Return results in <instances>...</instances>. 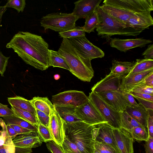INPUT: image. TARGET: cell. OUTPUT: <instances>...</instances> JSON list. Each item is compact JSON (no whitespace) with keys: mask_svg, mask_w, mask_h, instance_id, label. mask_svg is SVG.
Masks as SVG:
<instances>
[{"mask_svg":"<svg viewBox=\"0 0 153 153\" xmlns=\"http://www.w3.org/2000/svg\"><path fill=\"white\" fill-rule=\"evenodd\" d=\"M46 146L52 153H64L62 146L53 140L46 142Z\"/></svg>","mask_w":153,"mask_h":153,"instance_id":"obj_39","label":"cell"},{"mask_svg":"<svg viewBox=\"0 0 153 153\" xmlns=\"http://www.w3.org/2000/svg\"><path fill=\"white\" fill-rule=\"evenodd\" d=\"M94 149L100 153H118L111 146L106 144L98 142L95 141Z\"/></svg>","mask_w":153,"mask_h":153,"instance_id":"obj_37","label":"cell"},{"mask_svg":"<svg viewBox=\"0 0 153 153\" xmlns=\"http://www.w3.org/2000/svg\"><path fill=\"white\" fill-rule=\"evenodd\" d=\"M135 98L143 108L146 110H153V102L142 99L136 97Z\"/></svg>","mask_w":153,"mask_h":153,"instance_id":"obj_46","label":"cell"},{"mask_svg":"<svg viewBox=\"0 0 153 153\" xmlns=\"http://www.w3.org/2000/svg\"></svg>","mask_w":153,"mask_h":153,"instance_id":"obj_58","label":"cell"},{"mask_svg":"<svg viewBox=\"0 0 153 153\" xmlns=\"http://www.w3.org/2000/svg\"><path fill=\"white\" fill-rule=\"evenodd\" d=\"M30 100L36 109L39 110L50 116L54 106L47 97H35Z\"/></svg>","mask_w":153,"mask_h":153,"instance_id":"obj_24","label":"cell"},{"mask_svg":"<svg viewBox=\"0 0 153 153\" xmlns=\"http://www.w3.org/2000/svg\"><path fill=\"white\" fill-rule=\"evenodd\" d=\"M147 125L149 137L153 138V110H147Z\"/></svg>","mask_w":153,"mask_h":153,"instance_id":"obj_40","label":"cell"},{"mask_svg":"<svg viewBox=\"0 0 153 153\" xmlns=\"http://www.w3.org/2000/svg\"><path fill=\"white\" fill-rule=\"evenodd\" d=\"M0 153H6L3 145L0 146Z\"/></svg>","mask_w":153,"mask_h":153,"instance_id":"obj_55","label":"cell"},{"mask_svg":"<svg viewBox=\"0 0 153 153\" xmlns=\"http://www.w3.org/2000/svg\"><path fill=\"white\" fill-rule=\"evenodd\" d=\"M71 44L84 58L91 60L104 57V52L91 43L85 36L72 37L68 39Z\"/></svg>","mask_w":153,"mask_h":153,"instance_id":"obj_9","label":"cell"},{"mask_svg":"<svg viewBox=\"0 0 153 153\" xmlns=\"http://www.w3.org/2000/svg\"><path fill=\"white\" fill-rule=\"evenodd\" d=\"M135 62L134 65L128 74L141 72L153 69V59H137Z\"/></svg>","mask_w":153,"mask_h":153,"instance_id":"obj_28","label":"cell"},{"mask_svg":"<svg viewBox=\"0 0 153 153\" xmlns=\"http://www.w3.org/2000/svg\"><path fill=\"white\" fill-rule=\"evenodd\" d=\"M15 116L12 110L7 105L0 103V117H7Z\"/></svg>","mask_w":153,"mask_h":153,"instance_id":"obj_44","label":"cell"},{"mask_svg":"<svg viewBox=\"0 0 153 153\" xmlns=\"http://www.w3.org/2000/svg\"><path fill=\"white\" fill-rule=\"evenodd\" d=\"M69 68V71L80 80L90 82L94 71L91 60L83 58L71 44L68 39L63 38L58 50Z\"/></svg>","mask_w":153,"mask_h":153,"instance_id":"obj_2","label":"cell"},{"mask_svg":"<svg viewBox=\"0 0 153 153\" xmlns=\"http://www.w3.org/2000/svg\"><path fill=\"white\" fill-rule=\"evenodd\" d=\"M59 67L68 71L70 68L65 59L58 51L50 50V67Z\"/></svg>","mask_w":153,"mask_h":153,"instance_id":"obj_27","label":"cell"},{"mask_svg":"<svg viewBox=\"0 0 153 153\" xmlns=\"http://www.w3.org/2000/svg\"><path fill=\"white\" fill-rule=\"evenodd\" d=\"M6 124L7 132L8 135L12 139H14L18 135L15 130L9 124Z\"/></svg>","mask_w":153,"mask_h":153,"instance_id":"obj_52","label":"cell"},{"mask_svg":"<svg viewBox=\"0 0 153 153\" xmlns=\"http://www.w3.org/2000/svg\"><path fill=\"white\" fill-rule=\"evenodd\" d=\"M123 94L131 105L137 106L139 104L136 102L134 97L129 93L124 92Z\"/></svg>","mask_w":153,"mask_h":153,"instance_id":"obj_51","label":"cell"},{"mask_svg":"<svg viewBox=\"0 0 153 153\" xmlns=\"http://www.w3.org/2000/svg\"><path fill=\"white\" fill-rule=\"evenodd\" d=\"M85 19V24L82 27L85 32L90 33L94 32L99 23L98 18L96 12L95 10Z\"/></svg>","mask_w":153,"mask_h":153,"instance_id":"obj_30","label":"cell"},{"mask_svg":"<svg viewBox=\"0 0 153 153\" xmlns=\"http://www.w3.org/2000/svg\"><path fill=\"white\" fill-rule=\"evenodd\" d=\"M88 97L107 124L114 128H121L120 112L109 105L96 93L91 91Z\"/></svg>","mask_w":153,"mask_h":153,"instance_id":"obj_6","label":"cell"},{"mask_svg":"<svg viewBox=\"0 0 153 153\" xmlns=\"http://www.w3.org/2000/svg\"><path fill=\"white\" fill-rule=\"evenodd\" d=\"M97 93L107 103L118 111H124L128 106L131 105L123 92L109 91Z\"/></svg>","mask_w":153,"mask_h":153,"instance_id":"obj_13","label":"cell"},{"mask_svg":"<svg viewBox=\"0 0 153 153\" xmlns=\"http://www.w3.org/2000/svg\"><path fill=\"white\" fill-rule=\"evenodd\" d=\"M133 140L137 141H147L149 137L146 128L143 126L133 128L129 132Z\"/></svg>","mask_w":153,"mask_h":153,"instance_id":"obj_32","label":"cell"},{"mask_svg":"<svg viewBox=\"0 0 153 153\" xmlns=\"http://www.w3.org/2000/svg\"><path fill=\"white\" fill-rule=\"evenodd\" d=\"M79 19L72 13L57 12L48 14L42 17L40 23L45 31L50 29L59 32L75 27L76 22Z\"/></svg>","mask_w":153,"mask_h":153,"instance_id":"obj_5","label":"cell"},{"mask_svg":"<svg viewBox=\"0 0 153 153\" xmlns=\"http://www.w3.org/2000/svg\"><path fill=\"white\" fill-rule=\"evenodd\" d=\"M13 140L15 147L32 149L40 146L42 141L38 132L33 131L19 135Z\"/></svg>","mask_w":153,"mask_h":153,"instance_id":"obj_18","label":"cell"},{"mask_svg":"<svg viewBox=\"0 0 153 153\" xmlns=\"http://www.w3.org/2000/svg\"><path fill=\"white\" fill-rule=\"evenodd\" d=\"M152 72L153 69H151L141 72L128 74L123 77L121 85L122 90L123 92H128Z\"/></svg>","mask_w":153,"mask_h":153,"instance_id":"obj_20","label":"cell"},{"mask_svg":"<svg viewBox=\"0 0 153 153\" xmlns=\"http://www.w3.org/2000/svg\"><path fill=\"white\" fill-rule=\"evenodd\" d=\"M6 10L7 8L5 5L0 6V24L1 22L2 16Z\"/></svg>","mask_w":153,"mask_h":153,"instance_id":"obj_54","label":"cell"},{"mask_svg":"<svg viewBox=\"0 0 153 153\" xmlns=\"http://www.w3.org/2000/svg\"><path fill=\"white\" fill-rule=\"evenodd\" d=\"M143 82L146 86L153 87V72L148 75L143 80Z\"/></svg>","mask_w":153,"mask_h":153,"instance_id":"obj_50","label":"cell"},{"mask_svg":"<svg viewBox=\"0 0 153 153\" xmlns=\"http://www.w3.org/2000/svg\"><path fill=\"white\" fill-rule=\"evenodd\" d=\"M9 125L15 130L17 135L28 133L33 131L12 124Z\"/></svg>","mask_w":153,"mask_h":153,"instance_id":"obj_48","label":"cell"},{"mask_svg":"<svg viewBox=\"0 0 153 153\" xmlns=\"http://www.w3.org/2000/svg\"><path fill=\"white\" fill-rule=\"evenodd\" d=\"M36 110L37 119L42 124L48 128L50 116L39 110Z\"/></svg>","mask_w":153,"mask_h":153,"instance_id":"obj_41","label":"cell"},{"mask_svg":"<svg viewBox=\"0 0 153 153\" xmlns=\"http://www.w3.org/2000/svg\"><path fill=\"white\" fill-rule=\"evenodd\" d=\"M113 133L120 153H133L134 140L130 133L122 128H114Z\"/></svg>","mask_w":153,"mask_h":153,"instance_id":"obj_14","label":"cell"},{"mask_svg":"<svg viewBox=\"0 0 153 153\" xmlns=\"http://www.w3.org/2000/svg\"><path fill=\"white\" fill-rule=\"evenodd\" d=\"M99 19L96 28L97 35L107 40L111 36L118 35L137 36L143 31L129 27L105 12L99 5L96 9Z\"/></svg>","mask_w":153,"mask_h":153,"instance_id":"obj_4","label":"cell"},{"mask_svg":"<svg viewBox=\"0 0 153 153\" xmlns=\"http://www.w3.org/2000/svg\"><path fill=\"white\" fill-rule=\"evenodd\" d=\"M123 77L110 73L105 78L95 84L92 88L91 90L95 93L109 91H117L123 92L121 88Z\"/></svg>","mask_w":153,"mask_h":153,"instance_id":"obj_12","label":"cell"},{"mask_svg":"<svg viewBox=\"0 0 153 153\" xmlns=\"http://www.w3.org/2000/svg\"><path fill=\"white\" fill-rule=\"evenodd\" d=\"M88 97L82 91L69 90L53 95L51 101L55 106L76 107L87 102Z\"/></svg>","mask_w":153,"mask_h":153,"instance_id":"obj_7","label":"cell"},{"mask_svg":"<svg viewBox=\"0 0 153 153\" xmlns=\"http://www.w3.org/2000/svg\"><path fill=\"white\" fill-rule=\"evenodd\" d=\"M32 148H23L15 147V153H31Z\"/></svg>","mask_w":153,"mask_h":153,"instance_id":"obj_53","label":"cell"},{"mask_svg":"<svg viewBox=\"0 0 153 153\" xmlns=\"http://www.w3.org/2000/svg\"><path fill=\"white\" fill-rule=\"evenodd\" d=\"M125 111L140 124L147 128V111L141 105L139 104L137 106H128Z\"/></svg>","mask_w":153,"mask_h":153,"instance_id":"obj_21","label":"cell"},{"mask_svg":"<svg viewBox=\"0 0 153 153\" xmlns=\"http://www.w3.org/2000/svg\"><path fill=\"white\" fill-rule=\"evenodd\" d=\"M3 146L6 153H15V146L13 139L8 135L6 138Z\"/></svg>","mask_w":153,"mask_h":153,"instance_id":"obj_42","label":"cell"},{"mask_svg":"<svg viewBox=\"0 0 153 153\" xmlns=\"http://www.w3.org/2000/svg\"><path fill=\"white\" fill-rule=\"evenodd\" d=\"M15 116L22 118L30 123L38 126V122L36 116L26 111L18 108L14 106H11Z\"/></svg>","mask_w":153,"mask_h":153,"instance_id":"obj_31","label":"cell"},{"mask_svg":"<svg viewBox=\"0 0 153 153\" xmlns=\"http://www.w3.org/2000/svg\"><path fill=\"white\" fill-rule=\"evenodd\" d=\"M102 0H80L74 3L72 13L79 19L85 18L95 10Z\"/></svg>","mask_w":153,"mask_h":153,"instance_id":"obj_17","label":"cell"},{"mask_svg":"<svg viewBox=\"0 0 153 153\" xmlns=\"http://www.w3.org/2000/svg\"><path fill=\"white\" fill-rule=\"evenodd\" d=\"M10 57L4 56L1 51L0 49V74L3 76L7 65Z\"/></svg>","mask_w":153,"mask_h":153,"instance_id":"obj_43","label":"cell"},{"mask_svg":"<svg viewBox=\"0 0 153 153\" xmlns=\"http://www.w3.org/2000/svg\"><path fill=\"white\" fill-rule=\"evenodd\" d=\"M75 113L82 121L87 124L96 126L107 123L100 112L89 100L80 106L75 107Z\"/></svg>","mask_w":153,"mask_h":153,"instance_id":"obj_10","label":"cell"},{"mask_svg":"<svg viewBox=\"0 0 153 153\" xmlns=\"http://www.w3.org/2000/svg\"><path fill=\"white\" fill-rule=\"evenodd\" d=\"M6 124L14 125L27 128L33 132H38V126L15 116L2 117Z\"/></svg>","mask_w":153,"mask_h":153,"instance_id":"obj_26","label":"cell"},{"mask_svg":"<svg viewBox=\"0 0 153 153\" xmlns=\"http://www.w3.org/2000/svg\"><path fill=\"white\" fill-rule=\"evenodd\" d=\"M62 146L64 153H82L76 146L65 136Z\"/></svg>","mask_w":153,"mask_h":153,"instance_id":"obj_36","label":"cell"},{"mask_svg":"<svg viewBox=\"0 0 153 153\" xmlns=\"http://www.w3.org/2000/svg\"><path fill=\"white\" fill-rule=\"evenodd\" d=\"M129 92L141 93L153 95V87L146 86L144 84L143 81L133 88L128 92Z\"/></svg>","mask_w":153,"mask_h":153,"instance_id":"obj_38","label":"cell"},{"mask_svg":"<svg viewBox=\"0 0 153 153\" xmlns=\"http://www.w3.org/2000/svg\"><path fill=\"white\" fill-rule=\"evenodd\" d=\"M94 153H100V152L94 149Z\"/></svg>","mask_w":153,"mask_h":153,"instance_id":"obj_57","label":"cell"},{"mask_svg":"<svg viewBox=\"0 0 153 153\" xmlns=\"http://www.w3.org/2000/svg\"><path fill=\"white\" fill-rule=\"evenodd\" d=\"M85 32L82 27L75 26L67 30L59 32V36L63 38L69 39L71 38L85 36Z\"/></svg>","mask_w":153,"mask_h":153,"instance_id":"obj_33","label":"cell"},{"mask_svg":"<svg viewBox=\"0 0 153 153\" xmlns=\"http://www.w3.org/2000/svg\"><path fill=\"white\" fill-rule=\"evenodd\" d=\"M54 106L60 117L65 122L70 123L82 121L75 114V107L70 106Z\"/></svg>","mask_w":153,"mask_h":153,"instance_id":"obj_25","label":"cell"},{"mask_svg":"<svg viewBox=\"0 0 153 153\" xmlns=\"http://www.w3.org/2000/svg\"><path fill=\"white\" fill-rule=\"evenodd\" d=\"M152 42L150 40L142 38L122 39L115 38L111 39L110 45L112 47L125 52L131 49L145 47Z\"/></svg>","mask_w":153,"mask_h":153,"instance_id":"obj_15","label":"cell"},{"mask_svg":"<svg viewBox=\"0 0 153 153\" xmlns=\"http://www.w3.org/2000/svg\"><path fill=\"white\" fill-rule=\"evenodd\" d=\"M145 153H153V138L149 137L144 144Z\"/></svg>","mask_w":153,"mask_h":153,"instance_id":"obj_49","label":"cell"},{"mask_svg":"<svg viewBox=\"0 0 153 153\" xmlns=\"http://www.w3.org/2000/svg\"><path fill=\"white\" fill-rule=\"evenodd\" d=\"M120 114L121 128L129 132L134 128L143 126L125 111L121 112Z\"/></svg>","mask_w":153,"mask_h":153,"instance_id":"obj_29","label":"cell"},{"mask_svg":"<svg viewBox=\"0 0 153 153\" xmlns=\"http://www.w3.org/2000/svg\"><path fill=\"white\" fill-rule=\"evenodd\" d=\"M98 131L95 141L108 144L113 147L118 153H120L117 147L113 133V128L107 123L96 125Z\"/></svg>","mask_w":153,"mask_h":153,"instance_id":"obj_16","label":"cell"},{"mask_svg":"<svg viewBox=\"0 0 153 153\" xmlns=\"http://www.w3.org/2000/svg\"><path fill=\"white\" fill-rule=\"evenodd\" d=\"M103 4L120 8L134 14L153 10V0H105Z\"/></svg>","mask_w":153,"mask_h":153,"instance_id":"obj_8","label":"cell"},{"mask_svg":"<svg viewBox=\"0 0 153 153\" xmlns=\"http://www.w3.org/2000/svg\"><path fill=\"white\" fill-rule=\"evenodd\" d=\"M64 122L54 106L50 115L48 128L53 140L61 146L65 137Z\"/></svg>","mask_w":153,"mask_h":153,"instance_id":"obj_11","label":"cell"},{"mask_svg":"<svg viewBox=\"0 0 153 153\" xmlns=\"http://www.w3.org/2000/svg\"><path fill=\"white\" fill-rule=\"evenodd\" d=\"M151 11L136 13L130 18L126 24L129 27L143 31L153 25Z\"/></svg>","mask_w":153,"mask_h":153,"instance_id":"obj_19","label":"cell"},{"mask_svg":"<svg viewBox=\"0 0 153 153\" xmlns=\"http://www.w3.org/2000/svg\"><path fill=\"white\" fill-rule=\"evenodd\" d=\"M95 126L82 121L70 123L64 121L65 136L76 146L82 153H94L93 130Z\"/></svg>","mask_w":153,"mask_h":153,"instance_id":"obj_3","label":"cell"},{"mask_svg":"<svg viewBox=\"0 0 153 153\" xmlns=\"http://www.w3.org/2000/svg\"><path fill=\"white\" fill-rule=\"evenodd\" d=\"M54 78L55 80H57L60 78V75L58 74H56L54 75Z\"/></svg>","mask_w":153,"mask_h":153,"instance_id":"obj_56","label":"cell"},{"mask_svg":"<svg viewBox=\"0 0 153 153\" xmlns=\"http://www.w3.org/2000/svg\"><path fill=\"white\" fill-rule=\"evenodd\" d=\"M6 47L12 49L25 63L37 69L44 71L50 67L49 45L41 36L19 31Z\"/></svg>","mask_w":153,"mask_h":153,"instance_id":"obj_1","label":"cell"},{"mask_svg":"<svg viewBox=\"0 0 153 153\" xmlns=\"http://www.w3.org/2000/svg\"><path fill=\"white\" fill-rule=\"evenodd\" d=\"M25 0H9L7 1L5 5L7 8H13L18 13L22 12L26 4Z\"/></svg>","mask_w":153,"mask_h":153,"instance_id":"obj_35","label":"cell"},{"mask_svg":"<svg viewBox=\"0 0 153 153\" xmlns=\"http://www.w3.org/2000/svg\"><path fill=\"white\" fill-rule=\"evenodd\" d=\"M135 62L134 61L129 62L114 60L112 61V65L110 73L119 76H125L131 71Z\"/></svg>","mask_w":153,"mask_h":153,"instance_id":"obj_22","label":"cell"},{"mask_svg":"<svg viewBox=\"0 0 153 153\" xmlns=\"http://www.w3.org/2000/svg\"><path fill=\"white\" fill-rule=\"evenodd\" d=\"M144 59H153V44L149 45L147 49L142 53Z\"/></svg>","mask_w":153,"mask_h":153,"instance_id":"obj_47","label":"cell"},{"mask_svg":"<svg viewBox=\"0 0 153 153\" xmlns=\"http://www.w3.org/2000/svg\"><path fill=\"white\" fill-rule=\"evenodd\" d=\"M37 120L38 132L42 141L46 143L53 140L49 128L42 124L38 120Z\"/></svg>","mask_w":153,"mask_h":153,"instance_id":"obj_34","label":"cell"},{"mask_svg":"<svg viewBox=\"0 0 153 153\" xmlns=\"http://www.w3.org/2000/svg\"><path fill=\"white\" fill-rule=\"evenodd\" d=\"M7 100L11 106H14L36 115V110L30 100L19 96L7 98Z\"/></svg>","mask_w":153,"mask_h":153,"instance_id":"obj_23","label":"cell"},{"mask_svg":"<svg viewBox=\"0 0 153 153\" xmlns=\"http://www.w3.org/2000/svg\"><path fill=\"white\" fill-rule=\"evenodd\" d=\"M134 97H136L143 99L153 102V95L134 92H128Z\"/></svg>","mask_w":153,"mask_h":153,"instance_id":"obj_45","label":"cell"}]
</instances>
